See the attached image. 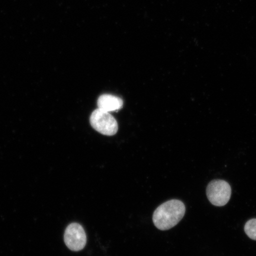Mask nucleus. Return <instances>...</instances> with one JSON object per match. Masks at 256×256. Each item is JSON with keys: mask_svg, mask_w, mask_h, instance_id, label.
Wrapping results in <instances>:
<instances>
[{"mask_svg": "<svg viewBox=\"0 0 256 256\" xmlns=\"http://www.w3.org/2000/svg\"><path fill=\"white\" fill-rule=\"evenodd\" d=\"M185 212V206L182 201L170 200L156 208L153 214V222L156 228L165 231L177 225L183 218Z\"/></svg>", "mask_w": 256, "mask_h": 256, "instance_id": "f257e3e1", "label": "nucleus"}, {"mask_svg": "<svg viewBox=\"0 0 256 256\" xmlns=\"http://www.w3.org/2000/svg\"><path fill=\"white\" fill-rule=\"evenodd\" d=\"M90 121L92 126L103 135L112 136L118 132L117 121L110 112L98 108L92 112Z\"/></svg>", "mask_w": 256, "mask_h": 256, "instance_id": "f03ea898", "label": "nucleus"}, {"mask_svg": "<svg viewBox=\"0 0 256 256\" xmlns=\"http://www.w3.org/2000/svg\"><path fill=\"white\" fill-rule=\"evenodd\" d=\"M206 195L214 206H223L228 202L232 196V188L225 180L211 181L206 188Z\"/></svg>", "mask_w": 256, "mask_h": 256, "instance_id": "7ed1b4c3", "label": "nucleus"}, {"mask_svg": "<svg viewBox=\"0 0 256 256\" xmlns=\"http://www.w3.org/2000/svg\"><path fill=\"white\" fill-rule=\"evenodd\" d=\"M64 242L73 252L82 250L87 243V236L83 227L78 223H72L66 227L64 236Z\"/></svg>", "mask_w": 256, "mask_h": 256, "instance_id": "20e7f679", "label": "nucleus"}, {"mask_svg": "<svg viewBox=\"0 0 256 256\" xmlns=\"http://www.w3.org/2000/svg\"><path fill=\"white\" fill-rule=\"evenodd\" d=\"M124 102L120 98L111 94H103L98 100V108L105 112L117 111L123 107Z\"/></svg>", "mask_w": 256, "mask_h": 256, "instance_id": "39448f33", "label": "nucleus"}, {"mask_svg": "<svg viewBox=\"0 0 256 256\" xmlns=\"http://www.w3.org/2000/svg\"><path fill=\"white\" fill-rule=\"evenodd\" d=\"M244 231L250 238L256 240V218L250 220L246 222Z\"/></svg>", "mask_w": 256, "mask_h": 256, "instance_id": "423d86ee", "label": "nucleus"}]
</instances>
